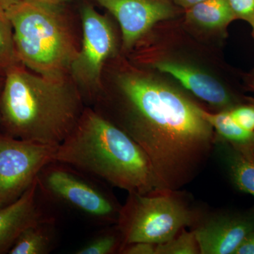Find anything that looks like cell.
I'll return each mask as SVG.
<instances>
[{
	"instance_id": "27",
	"label": "cell",
	"mask_w": 254,
	"mask_h": 254,
	"mask_svg": "<svg viewBox=\"0 0 254 254\" xmlns=\"http://www.w3.org/2000/svg\"><path fill=\"white\" fill-rule=\"evenodd\" d=\"M3 83H4V78H3V79L0 78V100H1V91H2ZM0 120H1V117H0Z\"/></svg>"
},
{
	"instance_id": "1",
	"label": "cell",
	"mask_w": 254,
	"mask_h": 254,
	"mask_svg": "<svg viewBox=\"0 0 254 254\" xmlns=\"http://www.w3.org/2000/svg\"><path fill=\"white\" fill-rule=\"evenodd\" d=\"M115 94L94 109L126 132L149 159L160 190H180L198 177L213 152L215 133L201 108L143 73L116 76Z\"/></svg>"
},
{
	"instance_id": "6",
	"label": "cell",
	"mask_w": 254,
	"mask_h": 254,
	"mask_svg": "<svg viewBox=\"0 0 254 254\" xmlns=\"http://www.w3.org/2000/svg\"><path fill=\"white\" fill-rule=\"evenodd\" d=\"M42 198L71 210L95 225L118 221L122 205L107 190L104 182L62 162H50L37 177Z\"/></svg>"
},
{
	"instance_id": "21",
	"label": "cell",
	"mask_w": 254,
	"mask_h": 254,
	"mask_svg": "<svg viewBox=\"0 0 254 254\" xmlns=\"http://www.w3.org/2000/svg\"><path fill=\"white\" fill-rule=\"evenodd\" d=\"M236 18L254 26V0H228Z\"/></svg>"
},
{
	"instance_id": "18",
	"label": "cell",
	"mask_w": 254,
	"mask_h": 254,
	"mask_svg": "<svg viewBox=\"0 0 254 254\" xmlns=\"http://www.w3.org/2000/svg\"><path fill=\"white\" fill-rule=\"evenodd\" d=\"M21 63L15 48L12 26L6 11L0 10V76L9 68Z\"/></svg>"
},
{
	"instance_id": "28",
	"label": "cell",
	"mask_w": 254,
	"mask_h": 254,
	"mask_svg": "<svg viewBox=\"0 0 254 254\" xmlns=\"http://www.w3.org/2000/svg\"><path fill=\"white\" fill-rule=\"evenodd\" d=\"M254 33V26H253Z\"/></svg>"
},
{
	"instance_id": "7",
	"label": "cell",
	"mask_w": 254,
	"mask_h": 254,
	"mask_svg": "<svg viewBox=\"0 0 254 254\" xmlns=\"http://www.w3.org/2000/svg\"><path fill=\"white\" fill-rule=\"evenodd\" d=\"M82 39L70 67L69 76L85 103L94 104L103 89L105 65L116 50V38L108 18L89 4L81 9Z\"/></svg>"
},
{
	"instance_id": "4",
	"label": "cell",
	"mask_w": 254,
	"mask_h": 254,
	"mask_svg": "<svg viewBox=\"0 0 254 254\" xmlns=\"http://www.w3.org/2000/svg\"><path fill=\"white\" fill-rule=\"evenodd\" d=\"M20 63L50 79L69 77L77 55L74 36L60 4L21 0L6 11Z\"/></svg>"
},
{
	"instance_id": "23",
	"label": "cell",
	"mask_w": 254,
	"mask_h": 254,
	"mask_svg": "<svg viewBox=\"0 0 254 254\" xmlns=\"http://www.w3.org/2000/svg\"><path fill=\"white\" fill-rule=\"evenodd\" d=\"M234 254H254V230L246 237Z\"/></svg>"
},
{
	"instance_id": "9",
	"label": "cell",
	"mask_w": 254,
	"mask_h": 254,
	"mask_svg": "<svg viewBox=\"0 0 254 254\" xmlns=\"http://www.w3.org/2000/svg\"><path fill=\"white\" fill-rule=\"evenodd\" d=\"M193 226L200 254H234L254 230V208L246 212L200 213Z\"/></svg>"
},
{
	"instance_id": "2",
	"label": "cell",
	"mask_w": 254,
	"mask_h": 254,
	"mask_svg": "<svg viewBox=\"0 0 254 254\" xmlns=\"http://www.w3.org/2000/svg\"><path fill=\"white\" fill-rule=\"evenodd\" d=\"M86 107L70 76L50 79L21 63L5 73L0 123L9 136L59 145L76 126Z\"/></svg>"
},
{
	"instance_id": "12",
	"label": "cell",
	"mask_w": 254,
	"mask_h": 254,
	"mask_svg": "<svg viewBox=\"0 0 254 254\" xmlns=\"http://www.w3.org/2000/svg\"><path fill=\"white\" fill-rule=\"evenodd\" d=\"M155 68L177 80L196 98L222 110L235 106V100L220 82L208 73L175 62L163 61L155 64Z\"/></svg>"
},
{
	"instance_id": "8",
	"label": "cell",
	"mask_w": 254,
	"mask_h": 254,
	"mask_svg": "<svg viewBox=\"0 0 254 254\" xmlns=\"http://www.w3.org/2000/svg\"><path fill=\"white\" fill-rule=\"evenodd\" d=\"M58 145L43 144L0 133V208L16 201L47 164Z\"/></svg>"
},
{
	"instance_id": "13",
	"label": "cell",
	"mask_w": 254,
	"mask_h": 254,
	"mask_svg": "<svg viewBox=\"0 0 254 254\" xmlns=\"http://www.w3.org/2000/svg\"><path fill=\"white\" fill-rule=\"evenodd\" d=\"M213 152L218 155L233 185L254 197V146H242L215 133Z\"/></svg>"
},
{
	"instance_id": "11",
	"label": "cell",
	"mask_w": 254,
	"mask_h": 254,
	"mask_svg": "<svg viewBox=\"0 0 254 254\" xmlns=\"http://www.w3.org/2000/svg\"><path fill=\"white\" fill-rule=\"evenodd\" d=\"M42 200L36 179L18 199L0 208V254L9 253L18 236L28 227L54 220Z\"/></svg>"
},
{
	"instance_id": "26",
	"label": "cell",
	"mask_w": 254,
	"mask_h": 254,
	"mask_svg": "<svg viewBox=\"0 0 254 254\" xmlns=\"http://www.w3.org/2000/svg\"><path fill=\"white\" fill-rule=\"evenodd\" d=\"M44 1H48V2L54 3V4H61L62 3L68 0H44Z\"/></svg>"
},
{
	"instance_id": "3",
	"label": "cell",
	"mask_w": 254,
	"mask_h": 254,
	"mask_svg": "<svg viewBox=\"0 0 254 254\" xmlns=\"http://www.w3.org/2000/svg\"><path fill=\"white\" fill-rule=\"evenodd\" d=\"M55 160L128 193L161 191L141 147L93 108H85L72 131L58 145Z\"/></svg>"
},
{
	"instance_id": "22",
	"label": "cell",
	"mask_w": 254,
	"mask_h": 254,
	"mask_svg": "<svg viewBox=\"0 0 254 254\" xmlns=\"http://www.w3.org/2000/svg\"><path fill=\"white\" fill-rule=\"evenodd\" d=\"M156 245L148 242H134L125 245L120 250L123 254H155Z\"/></svg>"
},
{
	"instance_id": "17",
	"label": "cell",
	"mask_w": 254,
	"mask_h": 254,
	"mask_svg": "<svg viewBox=\"0 0 254 254\" xmlns=\"http://www.w3.org/2000/svg\"><path fill=\"white\" fill-rule=\"evenodd\" d=\"M98 232L84 245L75 250V254H113L120 253L123 237L117 224Z\"/></svg>"
},
{
	"instance_id": "14",
	"label": "cell",
	"mask_w": 254,
	"mask_h": 254,
	"mask_svg": "<svg viewBox=\"0 0 254 254\" xmlns=\"http://www.w3.org/2000/svg\"><path fill=\"white\" fill-rule=\"evenodd\" d=\"M54 220L28 227L18 236L9 250L10 254H47L55 243Z\"/></svg>"
},
{
	"instance_id": "10",
	"label": "cell",
	"mask_w": 254,
	"mask_h": 254,
	"mask_svg": "<svg viewBox=\"0 0 254 254\" xmlns=\"http://www.w3.org/2000/svg\"><path fill=\"white\" fill-rule=\"evenodd\" d=\"M118 20L123 48L129 50L160 21L173 16L171 4L165 0H95Z\"/></svg>"
},
{
	"instance_id": "16",
	"label": "cell",
	"mask_w": 254,
	"mask_h": 254,
	"mask_svg": "<svg viewBox=\"0 0 254 254\" xmlns=\"http://www.w3.org/2000/svg\"><path fill=\"white\" fill-rule=\"evenodd\" d=\"M203 118L215 131L217 136L233 144L254 146V131H247L232 119L229 110L211 113L202 109Z\"/></svg>"
},
{
	"instance_id": "19",
	"label": "cell",
	"mask_w": 254,
	"mask_h": 254,
	"mask_svg": "<svg viewBox=\"0 0 254 254\" xmlns=\"http://www.w3.org/2000/svg\"><path fill=\"white\" fill-rule=\"evenodd\" d=\"M180 235L163 244L156 245L155 254H200L198 244L193 232L186 231L185 228Z\"/></svg>"
},
{
	"instance_id": "25",
	"label": "cell",
	"mask_w": 254,
	"mask_h": 254,
	"mask_svg": "<svg viewBox=\"0 0 254 254\" xmlns=\"http://www.w3.org/2000/svg\"><path fill=\"white\" fill-rule=\"evenodd\" d=\"M21 0H0V10L7 11L9 8L17 4Z\"/></svg>"
},
{
	"instance_id": "24",
	"label": "cell",
	"mask_w": 254,
	"mask_h": 254,
	"mask_svg": "<svg viewBox=\"0 0 254 254\" xmlns=\"http://www.w3.org/2000/svg\"><path fill=\"white\" fill-rule=\"evenodd\" d=\"M175 4L182 6V7L188 9L193 5L201 2V1H205V0H173Z\"/></svg>"
},
{
	"instance_id": "20",
	"label": "cell",
	"mask_w": 254,
	"mask_h": 254,
	"mask_svg": "<svg viewBox=\"0 0 254 254\" xmlns=\"http://www.w3.org/2000/svg\"><path fill=\"white\" fill-rule=\"evenodd\" d=\"M232 119L247 131H254V107L235 106L229 110Z\"/></svg>"
},
{
	"instance_id": "5",
	"label": "cell",
	"mask_w": 254,
	"mask_h": 254,
	"mask_svg": "<svg viewBox=\"0 0 254 254\" xmlns=\"http://www.w3.org/2000/svg\"><path fill=\"white\" fill-rule=\"evenodd\" d=\"M200 214L190 206L181 190L128 193L117 222L123 247L134 242L158 245L168 242L182 229L194 225Z\"/></svg>"
},
{
	"instance_id": "15",
	"label": "cell",
	"mask_w": 254,
	"mask_h": 254,
	"mask_svg": "<svg viewBox=\"0 0 254 254\" xmlns=\"http://www.w3.org/2000/svg\"><path fill=\"white\" fill-rule=\"evenodd\" d=\"M191 22L207 28L226 27L236 18L228 0H205L187 9Z\"/></svg>"
}]
</instances>
